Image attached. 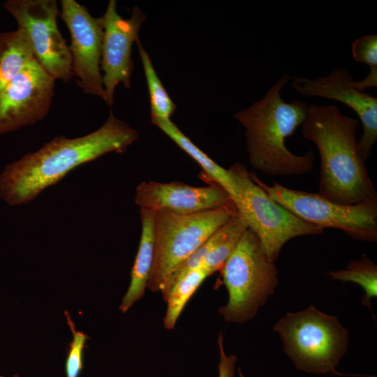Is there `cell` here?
<instances>
[{
    "instance_id": "7c38bea8",
    "label": "cell",
    "mask_w": 377,
    "mask_h": 377,
    "mask_svg": "<svg viewBox=\"0 0 377 377\" xmlns=\"http://www.w3.org/2000/svg\"><path fill=\"white\" fill-rule=\"evenodd\" d=\"M104 24L101 68L105 94V102L113 103L116 87L122 83L129 89L133 69L131 57L134 43L140 40L139 31L146 20L145 15L137 6L132 9L129 18H123L117 10V1L110 0L101 16Z\"/></svg>"
},
{
    "instance_id": "44dd1931",
    "label": "cell",
    "mask_w": 377,
    "mask_h": 377,
    "mask_svg": "<svg viewBox=\"0 0 377 377\" xmlns=\"http://www.w3.org/2000/svg\"><path fill=\"white\" fill-rule=\"evenodd\" d=\"M331 279L350 281L364 290L362 302L370 308L371 299L377 296V266L366 256L350 261L345 269L327 272Z\"/></svg>"
},
{
    "instance_id": "4fadbf2b",
    "label": "cell",
    "mask_w": 377,
    "mask_h": 377,
    "mask_svg": "<svg viewBox=\"0 0 377 377\" xmlns=\"http://www.w3.org/2000/svg\"><path fill=\"white\" fill-rule=\"evenodd\" d=\"M354 80L346 68L339 67L327 75L315 79L295 77L292 87L304 96L332 99L353 110L362 125L357 142L366 161L377 139V98L355 89Z\"/></svg>"
},
{
    "instance_id": "8992f818",
    "label": "cell",
    "mask_w": 377,
    "mask_h": 377,
    "mask_svg": "<svg viewBox=\"0 0 377 377\" xmlns=\"http://www.w3.org/2000/svg\"><path fill=\"white\" fill-rule=\"evenodd\" d=\"M233 202L196 213L153 212V265L147 288L161 291L170 274L195 252L236 212Z\"/></svg>"
},
{
    "instance_id": "52a82bcc",
    "label": "cell",
    "mask_w": 377,
    "mask_h": 377,
    "mask_svg": "<svg viewBox=\"0 0 377 377\" xmlns=\"http://www.w3.org/2000/svg\"><path fill=\"white\" fill-rule=\"evenodd\" d=\"M228 170L237 187V209L272 262L288 240L323 233V228L304 222L274 200L253 179L245 166L237 163Z\"/></svg>"
},
{
    "instance_id": "ffe728a7",
    "label": "cell",
    "mask_w": 377,
    "mask_h": 377,
    "mask_svg": "<svg viewBox=\"0 0 377 377\" xmlns=\"http://www.w3.org/2000/svg\"><path fill=\"white\" fill-rule=\"evenodd\" d=\"M209 276L208 272L202 267L191 271L175 284L165 300L167 302L163 320L165 329L175 327L188 301Z\"/></svg>"
},
{
    "instance_id": "603a6c76",
    "label": "cell",
    "mask_w": 377,
    "mask_h": 377,
    "mask_svg": "<svg viewBox=\"0 0 377 377\" xmlns=\"http://www.w3.org/2000/svg\"><path fill=\"white\" fill-rule=\"evenodd\" d=\"M353 59L369 66L371 72H377V35L369 34L355 39L351 45Z\"/></svg>"
},
{
    "instance_id": "8fae6325",
    "label": "cell",
    "mask_w": 377,
    "mask_h": 377,
    "mask_svg": "<svg viewBox=\"0 0 377 377\" xmlns=\"http://www.w3.org/2000/svg\"><path fill=\"white\" fill-rule=\"evenodd\" d=\"M54 82L35 59L0 91V134L33 125L47 114Z\"/></svg>"
},
{
    "instance_id": "3957f363",
    "label": "cell",
    "mask_w": 377,
    "mask_h": 377,
    "mask_svg": "<svg viewBox=\"0 0 377 377\" xmlns=\"http://www.w3.org/2000/svg\"><path fill=\"white\" fill-rule=\"evenodd\" d=\"M289 78L282 75L263 98L233 114L245 129L250 163L271 176L301 175L314 165L311 149L296 155L286 147V139L302 125L309 105L298 100L283 101L281 91Z\"/></svg>"
},
{
    "instance_id": "d6986e66",
    "label": "cell",
    "mask_w": 377,
    "mask_h": 377,
    "mask_svg": "<svg viewBox=\"0 0 377 377\" xmlns=\"http://www.w3.org/2000/svg\"><path fill=\"white\" fill-rule=\"evenodd\" d=\"M147 81L150 103L151 121L168 120L176 106L159 79L149 55L140 40L136 42Z\"/></svg>"
},
{
    "instance_id": "2e32d148",
    "label": "cell",
    "mask_w": 377,
    "mask_h": 377,
    "mask_svg": "<svg viewBox=\"0 0 377 377\" xmlns=\"http://www.w3.org/2000/svg\"><path fill=\"white\" fill-rule=\"evenodd\" d=\"M151 122L195 161L207 176L229 194L234 204L237 201V187L228 170L218 165L204 153L180 131L171 119L156 120Z\"/></svg>"
},
{
    "instance_id": "d4e9b609",
    "label": "cell",
    "mask_w": 377,
    "mask_h": 377,
    "mask_svg": "<svg viewBox=\"0 0 377 377\" xmlns=\"http://www.w3.org/2000/svg\"><path fill=\"white\" fill-rule=\"evenodd\" d=\"M353 86L357 90L364 92V91L371 87H377V72L369 71V74L362 80L353 81Z\"/></svg>"
},
{
    "instance_id": "e0dca14e",
    "label": "cell",
    "mask_w": 377,
    "mask_h": 377,
    "mask_svg": "<svg viewBox=\"0 0 377 377\" xmlns=\"http://www.w3.org/2000/svg\"><path fill=\"white\" fill-rule=\"evenodd\" d=\"M35 59L26 33L15 31L0 34V91Z\"/></svg>"
},
{
    "instance_id": "5bb4252c",
    "label": "cell",
    "mask_w": 377,
    "mask_h": 377,
    "mask_svg": "<svg viewBox=\"0 0 377 377\" xmlns=\"http://www.w3.org/2000/svg\"><path fill=\"white\" fill-rule=\"evenodd\" d=\"M233 202L229 194L213 182L193 186L180 182H143L136 188L135 203L140 210L191 214L214 209Z\"/></svg>"
},
{
    "instance_id": "6da1fadb",
    "label": "cell",
    "mask_w": 377,
    "mask_h": 377,
    "mask_svg": "<svg viewBox=\"0 0 377 377\" xmlns=\"http://www.w3.org/2000/svg\"><path fill=\"white\" fill-rule=\"evenodd\" d=\"M138 136L136 129L111 112L97 130L75 138L56 136L6 165L0 174V197L11 206L27 204L82 164L107 153L125 151Z\"/></svg>"
},
{
    "instance_id": "83f0119b",
    "label": "cell",
    "mask_w": 377,
    "mask_h": 377,
    "mask_svg": "<svg viewBox=\"0 0 377 377\" xmlns=\"http://www.w3.org/2000/svg\"><path fill=\"white\" fill-rule=\"evenodd\" d=\"M0 377H4V376H0Z\"/></svg>"
},
{
    "instance_id": "ba28073f",
    "label": "cell",
    "mask_w": 377,
    "mask_h": 377,
    "mask_svg": "<svg viewBox=\"0 0 377 377\" xmlns=\"http://www.w3.org/2000/svg\"><path fill=\"white\" fill-rule=\"evenodd\" d=\"M251 175L274 200L304 222L323 229H339L355 239L377 240V199L341 205L317 193L291 189L276 182L267 185L255 173Z\"/></svg>"
},
{
    "instance_id": "4316f807",
    "label": "cell",
    "mask_w": 377,
    "mask_h": 377,
    "mask_svg": "<svg viewBox=\"0 0 377 377\" xmlns=\"http://www.w3.org/2000/svg\"><path fill=\"white\" fill-rule=\"evenodd\" d=\"M13 377H20L17 374H14Z\"/></svg>"
},
{
    "instance_id": "cb8c5ba5",
    "label": "cell",
    "mask_w": 377,
    "mask_h": 377,
    "mask_svg": "<svg viewBox=\"0 0 377 377\" xmlns=\"http://www.w3.org/2000/svg\"><path fill=\"white\" fill-rule=\"evenodd\" d=\"M217 343L220 356V360L218 364L219 377H234L237 357L235 355L228 356L226 354L223 347V338L221 333L219 335Z\"/></svg>"
},
{
    "instance_id": "9a60e30c",
    "label": "cell",
    "mask_w": 377,
    "mask_h": 377,
    "mask_svg": "<svg viewBox=\"0 0 377 377\" xmlns=\"http://www.w3.org/2000/svg\"><path fill=\"white\" fill-rule=\"evenodd\" d=\"M140 216L142 232L139 247L131 272L130 285L119 306L123 313L144 295L153 265V212L140 210Z\"/></svg>"
},
{
    "instance_id": "9c48e42d",
    "label": "cell",
    "mask_w": 377,
    "mask_h": 377,
    "mask_svg": "<svg viewBox=\"0 0 377 377\" xmlns=\"http://www.w3.org/2000/svg\"><path fill=\"white\" fill-rule=\"evenodd\" d=\"M3 8L27 35L36 61L54 80L68 82L72 58L57 23L60 14L56 0H8Z\"/></svg>"
},
{
    "instance_id": "277c9868",
    "label": "cell",
    "mask_w": 377,
    "mask_h": 377,
    "mask_svg": "<svg viewBox=\"0 0 377 377\" xmlns=\"http://www.w3.org/2000/svg\"><path fill=\"white\" fill-rule=\"evenodd\" d=\"M285 353L300 370L342 375L336 370L347 351L348 334L337 317L314 306L287 313L273 327Z\"/></svg>"
},
{
    "instance_id": "5b68a950",
    "label": "cell",
    "mask_w": 377,
    "mask_h": 377,
    "mask_svg": "<svg viewBox=\"0 0 377 377\" xmlns=\"http://www.w3.org/2000/svg\"><path fill=\"white\" fill-rule=\"evenodd\" d=\"M228 300L219 313L229 323L253 318L278 285V273L258 238L249 228L221 269Z\"/></svg>"
},
{
    "instance_id": "484cf974",
    "label": "cell",
    "mask_w": 377,
    "mask_h": 377,
    "mask_svg": "<svg viewBox=\"0 0 377 377\" xmlns=\"http://www.w3.org/2000/svg\"><path fill=\"white\" fill-rule=\"evenodd\" d=\"M238 372H239V377H246V376H244L243 375V374L242 373V371H241L240 369L238 370Z\"/></svg>"
},
{
    "instance_id": "30bf717a",
    "label": "cell",
    "mask_w": 377,
    "mask_h": 377,
    "mask_svg": "<svg viewBox=\"0 0 377 377\" xmlns=\"http://www.w3.org/2000/svg\"><path fill=\"white\" fill-rule=\"evenodd\" d=\"M59 15L68 29L73 75L84 93L105 100L101 68L104 24L75 0H61Z\"/></svg>"
},
{
    "instance_id": "7a4b0ae2",
    "label": "cell",
    "mask_w": 377,
    "mask_h": 377,
    "mask_svg": "<svg viewBox=\"0 0 377 377\" xmlns=\"http://www.w3.org/2000/svg\"><path fill=\"white\" fill-rule=\"evenodd\" d=\"M359 121L335 105H309L302 133L316 147L320 158L318 194L341 205L377 199L358 142Z\"/></svg>"
},
{
    "instance_id": "ac0fdd59",
    "label": "cell",
    "mask_w": 377,
    "mask_h": 377,
    "mask_svg": "<svg viewBox=\"0 0 377 377\" xmlns=\"http://www.w3.org/2000/svg\"><path fill=\"white\" fill-rule=\"evenodd\" d=\"M248 228L245 219L237 209L229 221L218 230V240L202 265L209 275L221 270Z\"/></svg>"
},
{
    "instance_id": "7402d4cb",
    "label": "cell",
    "mask_w": 377,
    "mask_h": 377,
    "mask_svg": "<svg viewBox=\"0 0 377 377\" xmlns=\"http://www.w3.org/2000/svg\"><path fill=\"white\" fill-rule=\"evenodd\" d=\"M64 315L73 333L66 360V377H78L83 367V352L89 337L83 332L76 330L68 311H65Z\"/></svg>"
}]
</instances>
